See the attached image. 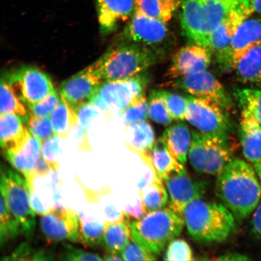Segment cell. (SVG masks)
I'll list each match as a JSON object with an SVG mask.
<instances>
[{
  "label": "cell",
  "instance_id": "6da1fadb",
  "mask_svg": "<svg viewBox=\"0 0 261 261\" xmlns=\"http://www.w3.org/2000/svg\"><path fill=\"white\" fill-rule=\"evenodd\" d=\"M215 194L236 219L249 217L258 205L261 186L253 166L233 159L217 175Z\"/></svg>",
  "mask_w": 261,
  "mask_h": 261
},
{
  "label": "cell",
  "instance_id": "7a4b0ae2",
  "mask_svg": "<svg viewBox=\"0 0 261 261\" xmlns=\"http://www.w3.org/2000/svg\"><path fill=\"white\" fill-rule=\"evenodd\" d=\"M251 0H180L182 34L210 49L212 32L234 10Z\"/></svg>",
  "mask_w": 261,
  "mask_h": 261
},
{
  "label": "cell",
  "instance_id": "3957f363",
  "mask_svg": "<svg viewBox=\"0 0 261 261\" xmlns=\"http://www.w3.org/2000/svg\"><path fill=\"white\" fill-rule=\"evenodd\" d=\"M184 220L189 236L201 244L223 242L236 228V217L227 207L201 198L187 205Z\"/></svg>",
  "mask_w": 261,
  "mask_h": 261
},
{
  "label": "cell",
  "instance_id": "277c9868",
  "mask_svg": "<svg viewBox=\"0 0 261 261\" xmlns=\"http://www.w3.org/2000/svg\"><path fill=\"white\" fill-rule=\"evenodd\" d=\"M128 222L132 240L155 255L181 234L185 224L184 220L169 207L148 212L140 219Z\"/></svg>",
  "mask_w": 261,
  "mask_h": 261
},
{
  "label": "cell",
  "instance_id": "5b68a950",
  "mask_svg": "<svg viewBox=\"0 0 261 261\" xmlns=\"http://www.w3.org/2000/svg\"><path fill=\"white\" fill-rule=\"evenodd\" d=\"M158 60L154 48L122 40L109 48L95 63L106 81L136 76L152 66Z\"/></svg>",
  "mask_w": 261,
  "mask_h": 261
},
{
  "label": "cell",
  "instance_id": "8992f818",
  "mask_svg": "<svg viewBox=\"0 0 261 261\" xmlns=\"http://www.w3.org/2000/svg\"><path fill=\"white\" fill-rule=\"evenodd\" d=\"M189 163L201 174L217 175L233 159L236 142L228 135H210L192 130Z\"/></svg>",
  "mask_w": 261,
  "mask_h": 261
},
{
  "label": "cell",
  "instance_id": "52a82bcc",
  "mask_svg": "<svg viewBox=\"0 0 261 261\" xmlns=\"http://www.w3.org/2000/svg\"><path fill=\"white\" fill-rule=\"evenodd\" d=\"M0 188L2 198L9 211L21 224L24 236L28 240L32 239L36 226L35 213L31 204L25 179L8 166L2 165Z\"/></svg>",
  "mask_w": 261,
  "mask_h": 261
},
{
  "label": "cell",
  "instance_id": "ba28073f",
  "mask_svg": "<svg viewBox=\"0 0 261 261\" xmlns=\"http://www.w3.org/2000/svg\"><path fill=\"white\" fill-rule=\"evenodd\" d=\"M148 81L143 75L126 79L106 81L100 85L90 103L103 112H123L133 101L144 92Z\"/></svg>",
  "mask_w": 261,
  "mask_h": 261
},
{
  "label": "cell",
  "instance_id": "9c48e42d",
  "mask_svg": "<svg viewBox=\"0 0 261 261\" xmlns=\"http://www.w3.org/2000/svg\"><path fill=\"white\" fill-rule=\"evenodd\" d=\"M3 77L29 109L55 91L50 77L37 67L24 66Z\"/></svg>",
  "mask_w": 261,
  "mask_h": 261
},
{
  "label": "cell",
  "instance_id": "30bf717a",
  "mask_svg": "<svg viewBox=\"0 0 261 261\" xmlns=\"http://www.w3.org/2000/svg\"><path fill=\"white\" fill-rule=\"evenodd\" d=\"M187 98L186 120L198 132L210 135H229L230 121L220 106L203 98L193 96Z\"/></svg>",
  "mask_w": 261,
  "mask_h": 261
},
{
  "label": "cell",
  "instance_id": "8fae6325",
  "mask_svg": "<svg viewBox=\"0 0 261 261\" xmlns=\"http://www.w3.org/2000/svg\"><path fill=\"white\" fill-rule=\"evenodd\" d=\"M104 81L96 63L63 82L60 88L61 99L73 111L91 102Z\"/></svg>",
  "mask_w": 261,
  "mask_h": 261
},
{
  "label": "cell",
  "instance_id": "7c38bea8",
  "mask_svg": "<svg viewBox=\"0 0 261 261\" xmlns=\"http://www.w3.org/2000/svg\"><path fill=\"white\" fill-rule=\"evenodd\" d=\"M172 87L191 94L192 96L216 103L225 111L232 109L233 103L229 94L213 74L202 72L172 80Z\"/></svg>",
  "mask_w": 261,
  "mask_h": 261
},
{
  "label": "cell",
  "instance_id": "4fadbf2b",
  "mask_svg": "<svg viewBox=\"0 0 261 261\" xmlns=\"http://www.w3.org/2000/svg\"><path fill=\"white\" fill-rule=\"evenodd\" d=\"M40 227L48 243L64 241L79 243V215L68 208L63 206L50 208L42 215Z\"/></svg>",
  "mask_w": 261,
  "mask_h": 261
},
{
  "label": "cell",
  "instance_id": "5bb4252c",
  "mask_svg": "<svg viewBox=\"0 0 261 261\" xmlns=\"http://www.w3.org/2000/svg\"><path fill=\"white\" fill-rule=\"evenodd\" d=\"M164 181L169 195V207L182 219L185 208L203 197L208 184L203 179L192 178L187 172L173 175Z\"/></svg>",
  "mask_w": 261,
  "mask_h": 261
},
{
  "label": "cell",
  "instance_id": "9a60e30c",
  "mask_svg": "<svg viewBox=\"0 0 261 261\" xmlns=\"http://www.w3.org/2000/svg\"><path fill=\"white\" fill-rule=\"evenodd\" d=\"M122 34L123 41L152 48L164 43L169 30L165 22L135 12Z\"/></svg>",
  "mask_w": 261,
  "mask_h": 261
},
{
  "label": "cell",
  "instance_id": "2e32d148",
  "mask_svg": "<svg viewBox=\"0 0 261 261\" xmlns=\"http://www.w3.org/2000/svg\"><path fill=\"white\" fill-rule=\"evenodd\" d=\"M210 49L198 44L188 45L176 52L166 77L174 80L206 71L211 63Z\"/></svg>",
  "mask_w": 261,
  "mask_h": 261
},
{
  "label": "cell",
  "instance_id": "e0dca14e",
  "mask_svg": "<svg viewBox=\"0 0 261 261\" xmlns=\"http://www.w3.org/2000/svg\"><path fill=\"white\" fill-rule=\"evenodd\" d=\"M261 42V16H251L240 25L220 66L233 70L237 61L250 49Z\"/></svg>",
  "mask_w": 261,
  "mask_h": 261
},
{
  "label": "cell",
  "instance_id": "ac0fdd59",
  "mask_svg": "<svg viewBox=\"0 0 261 261\" xmlns=\"http://www.w3.org/2000/svg\"><path fill=\"white\" fill-rule=\"evenodd\" d=\"M253 14L252 3H245L234 10L212 33L210 49L216 57L220 65L223 63L237 29L244 20Z\"/></svg>",
  "mask_w": 261,
  "mask_h": 261
},
{
  "label": "cell",
  "instance_id": "d6986e66",
  "mask_svg": "<svg viewBox=\"0 0 261 261\" xmlns=\"http://www.w3.org/2000/svg\"><path fill=\"white\" fill-rule=\"evenodd\" d=\"M98 22L102 34H110L135 12V0H96Z\"/></svg>",
  "mask_w": 261,
  "mask_h": 261
},
{
  "label": "cell",
  "instance_id": "ffe728a7",
  "mask_svg": "<svg viewBox=\"0 0 261 261\" xmlns=\"http://www.w3.org/2000/svg\"><path fill=\"white\" fill-rule=\"evenodd\" d=\"M240 139L245 158L253 166L261 163V124L241 111Z\"/></svg>",
  "mask_w": 261,
  "mask_h": 261
},
{
  "label": "cell",
  "instance_id": "44dd1931",
  "mask_svg": "<svg viewBox=\"0 0 261 261\" xmlns=\"http://www.w3.org/2000/svg\"><path fill=\"white\" fill-rule=\"evenodd\" d=\"M0 116V143L3 151H15L23 144L30 130L17 114L8 113Z\"/></svg>",
  "mask_w": 261,
  "mask_h": 261
},
{
  "label": "cell",
  "instance_id": "7402d4cb",
  "mask_svg": "<svg viewBox=\"0 0 261 261\" xmlns=\"http://www.w3.org/2000/svg\"><path fill=\"white\" fill-rule=\"evenodd\" d=\"M141 158L146 163L151 165L156 174L163 181L173 175L187 172L184 164L172 155L160 139L153 148Z\"/></svg>",
  "mask_w": 261,
  "mask_h": 261
},
{
  "label": "cell",
  "instance_id": "603a6c76",
  "mask_svg": "<svg viewBox=\"0 0 261 261\" xmlns=\"http://www.w3.org/2000/svg\"><path fill=\"white\" fill-rule=\"evenodd\" d=\"M42 142L29 132L23 144L15 151L4 152L8 162L27 177L40 158Z\"/></svg>",
  "mask_w": 261,
  "mask_h": 261
},
{
  "label": "cell",
  "instance_id": "cb8c5ba5",
  "mask_svg": "<svg viewBox=\"0 0 261 261\" xmlns=\"http://www.w3.org/2000/svg\"><path fill=\"white\" fill-rule=\"evenodd\" d=\"M159 139L178 161L184 165L187 163L192 139L187 124L178 122L169 126Z\"/></svg>",
  "mask_w": 261,
  "mask_h": 261
},
{
  "label": "cell",
  "instance_id": "d4e9b609",
  "mask_svg": "<svg viewBox=\"0 0 261 261\" xmlns=\"http://www.w3.org/2000/svg\"><path fill=\"white\" fill-rule=\"evenodd\" d=\"M125 142L130 151L140 156L145 155L155 144L154 130L145 120L128 124L125 132Z\"/></svg>",
  "mask_w": 261,
  "mask_h": 261
},
{
  "label": "cell",
  "instance_id": "484cf974",
  "mask_svg": "<svg viewBox=\"0 0 261 261\" xmlns=\"http://www.w3.org/2000/svg\"><path fill=\"white\" fill-rule=\"evenodd\" d=\"M238 80L261 88V42L247 51L234 65Z\"/></svg>",
  "mask_w": 261,
  "mask_h": 261
},
{
  "label": "cell",
  "instance_id": "4316f807",
  "mask_svg": "<svg viewBox=\"0 0 261 261\" xmlns=\"http://www.w3.org/2000/svg\"><path fill=\"white\" fill-rule=\"evenodd\" d=\"M104 226L103 247L107 252L121 253L124 248L132 240L126 217L122 220L107 221Z\"/></svg>",
  "mask_w": 261,
  "mask_h": 261
},
{
  "label": "cell",
  "instance_id": "83f0119b",
  "mask_svg": "<svg viewBox=\"0 0 261 261\" xmlns=\"http://www.w3.org/2000/svg\"><path fill=\"white\" fill-rule=\"evenodd\" d=\"M135 12L147 17L163 22L170 21L179 5V0H135Z\"/></svg>",
  "mask_w": 261,
  "mask_h": 261
},
{
  "label": "cell",
  "instance_id": "f1b7e54d",
  "mask_svg": "<svg viewBox=\"0 0 261 261\" xmlns=\"http://www.w3.org/2000/svg\"><path fill=\"white\" fill-rule=\"evenodd\" d=\"M50 119L55 136L63 139L68 138L71 129L77 123L74 111L61 98Z\"/></svg>",
  "mask_w": 261,
  "mask_h": 261
},
{
  "label": "cell",
  "instance_id": "f546056e",
  "mask_svg": "<svg viewBox=\"0 0 261 261\" xmlns=\"http://www.w3.org/2000/svg\"><path fill=\"white\" fill-rule=\"evenodd\" d=\"M80 229L79 243L91 248L103 247L104 227L93 218L79 214Z\"/></svg>",
  "mask_w": 261,
  "mask_h": 261
},
{
  "label": "cell",
  "instance_id": "4dcf8cb0",
  "mask_svg": "<svg viewBox=\"0 0 261 261\" xmlns=\"http://www.w3.org/2000/svg\"><path fill=\"white\" fill-rule=\"evenodd\" d=\"M0 115L14 113L20 116L25 123L28 124L30 117V112H28L24 104L16 95L8 81L3 76L2 77L0 86Z\"/></svg>",
  "mask_w": 261,
  "mask_h": 261
},
{
  "label": "cell",
  "instance_id": "1f68e13d",
  "mask_svg": "<svg viewBox=\"0 0 261 261\" xmlns=\"http://www.w3.org/2000/svg\"><path fill=\"white\" fill-rule=\"evenodd\" d=\"M162 179L156 175L152 184L140 192L146 212L161 210L168 202V194Z\"/></svg>",
  "mask_w": 261,
  "mask_h": 261
},
{
  "label": "cell",
  "instance_id": "d6a6232c",
  "mask_svg": "<svg viewBox=\"0 0 261 261\" xmlns=\"http://www.w3.org/2000/svg\"><path fill=\"white\" fill-rule=\"evenodd\" d=\"M21 234H24V231L21 224L9 211L4 200L1 198L0 244H6Z\"/></svg>",
  "mask_w": 261,
  "mask_h": 261
},
{
  "label": "cell",
  "instance_id": "836d02e7",
  "mask_svg": "<svg viewBox=\"0 0 261 261\" xmlns=\"http://www.w3.org/2000/svg\"><path fill=\"white\" fill-rule=\"evenodd\" d=\"M236 97L241 111L250 114L261 124V90H238L236 91Z\"/></svg>",
  "mask_w": 261,
  "mask_h": 261
},
{
  "label": "cell",
  "instance_id": "e575fe53",
  "mask_svg": "<svg viewBox=\"0 0 261 261\" xmlns=\"http://www.w3.org/2000/svg\"><path fill=\"white\" fill-rule=\"evenodd\" d=\"M149 117L152 121L163 126H168L172 122V117L168 112L164 99L159 90L152 91L148 101Z\"/></svg>",
  "mask_w": 261,
  "mask_h": 261
},
{
  "label": "cell",
  "instance_id": "d590c367",
  "mask_svg": "<svg viewBox=\"0 0 261 261\" xmlns=\"http://www.w3.org/2000/svg\"><path fill=\"white\" fill-rule=\"evenodd\" d=\"M55 254L52 250H36L27 243H23L16 248L11 256L5 257V260H52Z\"/></svg>",
  "mask_w": 261,
  "mask_h": 261
},
{
  "label": "cell",
  "instance_id": "8d00e7d4",
  "mask_svg": "<svg viewBox=\"0 0 261 261\" xmlns=\"http://www.w3.org/2000/svg\"><path fill=\"white\" fill-rule=\"evenodd\" d=\"M159 92L164 99L168 112L173 120H184L187 118V98L165 90H159Z\"/></svg>",
  "mask_w": 261,
  "mask_h": 261
},
{
  "label": "cell",
  "instance_id": "74e56055",
  "mask_svg": "<svg viewBox=\"0 0 261 261\" xmlns=\"http://www.w3.org/2000/svg\"><path fill=\"white\" fill-rule=\"evenodd\" d=\"M124 120L127 124L144 121L149 116L148 101L144 94L134 100L122 112Z\"/></svg>",
  "mask_w": 261,
  "mask_h": 261
},
{
  "label": "cell",
  "instance_id": "f35d334b",
  "mask_svg": "<svg viewBox=\"0 0 261 261\" xmlns=\"http://www.w3.org/2000/svg\"><path fill=\"white\" fill-rule=\"evenodd\" d=\"M165 260H192L193 253L190 246L184 240L174 239L166 248Z\"/></svg>",
  "mask_w": 261,
  "mask_h": 261
},
{
  "label": "cell",
  "instance_id": "ab89813d",
  "mask_svg": "<svg viewBox=\"0 0 261 261\" xmlns=\"http://www.w3.org/2000/svg\"><path fill=\"white\" fill-rule=\"evenodd\" d=\"M28 125L32 135L40 140L42 143L55 136L49 117H37L30 113Z\"/></svg>",
  "mask_w": 261,
  "mask_h": 261
},
{
  "label": "cell",
  "instance_id": "60d3db41",
  "mask_svg": "<svg viewBox=\"0 0 261 261\" xmlns=\"http://www.w3.org/2000/svg\"><path fill=\"white\" fill-rule=\"evenodd\" d=\"M61 138L54 136L43 143L41 148L42 156L50 163L55 171H58L62 154Z\"/></svg>",
  "mask_w": 261,
  "mask_h": 261
},
{
  "label": "cell",
  "instance_id": "b9f144b4",
  "mask_svg": "<svg viewBox=\"0 0 261 261\" xmlns=\"http://www.w3.org/2000/svg\"><path fill=\"white\" fill-rule=\"evenodd\" d=\"M101 112H103L102 109L92 103L85 104L74 111L78 125L87 132L93 120L100 115Z\"/></svg>",
  "mask_w": 261,
  "mask_h": 261
},
{
  "label": "cell",
  "instance_id": "7bdbcfd3",
  "mask_svg": "<svg viewBox=\"0 0 261 261\" xmlns=\"http://www.w3.org/2000/svg\"><path fill=\"white\" fill-rule=\"evenodd\" d=\"M63 249L59 254L58 259L61 260H101L99 254L88 252L71 245L63 243Z\"/></svg>",
  "mask_w": 261,
  "mask_h": 261
},
{
  "label": "cell",
  "instance_id": "ee69618b",
  "mask_svg": "<svg viewBox=\"0 0 261 261\" xmlns=\"http://www.w3.org/2000/svg\"><path fill=\"white\" fill-rule=\"evenodd\" d=\"M61 99L56 91L49 94L34 106L29 108L30 113L35 116L50 117L52 113L56 109Z\"/></svg>",
  "mask_w": 261,
  "mask_h": 261
},
{
  "label": "cell",
  "instance_id": "f6af8a7d",
  "mask_svg": "<svg viewBox=\"0 0 261 261\" xmlns=\"http://www.w3.org/2000/svg\"><path fill=\"white\" fill-rule=\"evenodd\" d=\"M125 260H155L158 259L155 254L143 249L133 240L124 248L121 252Z\"/></svg>",
  "mask_w": 261,
  "mask_h": 261
},
{
  "label": "cell",
  "instance_id": "bcb514c9",
  "mask_svg": "<svg viewBox=\"0 0 261 261\" xmlns=\"http://www.w3.org/2000/svg\"><path fill=\"white\" fill-rule=\"evenodd\" d=\"M87 132L82 129L77 123L75 124L71 129L69 135L73 140L77 148L82 151L90 152L92 151L87 138Z\"/></svg>",
  "mask_w": 261,
  "mask_h": 261
},
{
  "label": "cell",
  "instance_id": "7dc6e473",
  "mask_svg": "<svg viewBox=\"0 0 261 261\" xmlns=\"http://www.w3.org/2000/svg\"><path fill=\"white\" fill-rule=\"evenodd\" d=\"M127 219L128 220H139L147 213L141 198H138L135 204L127 205L124 208Z\"/></svg>",
  "mask_w": 261,
  "mask_h": 261
},
{
  "label": "cell",
  "instance_id": "c3c4849f",
  "mask_svg": "<svg viewBox=\"0 0 261 261\" xmlns=\"http://www.w3.org/2000/svg\"><path fill=\"white\" fill-rule=\"evenodd\" d=\"M28 187L29 193H30L31 204L35 213L40 215L41 216L46 214L49 210H47L42 203L40 197L35 191L34 185Z\"/></svg>",
  "mask_w": 261,
  "mask_h": 261
},
{
  "label": "cell",
  "instance_id": "681fc988",
  "mask_svg": "<svg viewBox=\"0 0 261 261\" xmlns=\"http://www.w3.org/2000/svg\"><path fill=\"white\" fill-rule=\"evenodd\" d=\"M251 224L253 236L261 240V201L253 212Z\"/></svg>",
  "mask_w": 261,
  "mask_h": 261
},
{
  "label": "cell",
  "instance_id": "f907efd6",
  "mask_svg": "<svg viewBox=\"0 0 261 261\" xmlns=\"http://www.w3.org/2000/svg\"><path fill=\"white\" fill-rule=\"evenodd\" d=\"M147 164L149 165V168L143 174L142 177L140 179L138 184L139 192L151 185L156 176L154 169L152 168L151 165L149 164V163H147Z\"/></svg>",
  "mask_w": 261,
  "mask_h": 261
},
{
  "label": "cell",
  "instance_id": "816d5d0a",
  "mask_svg": "<svg viewBox=\"0 0 261 261\" xmlns=\"http://www.w3.org/2000/svg\"><path fill=\"white\" fill-rule=\"evenodd\" d=\"M221 260H249L250 257L244 254L238 253H228L220 256L218 258Z\"/></svg>",
  "mask_w": 261,
  "mask_h": 261
},
{
  "label": "cell",
  "instance_id": "f5cc1de1",
  "mask_svg": "<svg viewBox=\"0 0 261 261\" xmlns=\"http://www.w3.org/2000/svg\"><path fill=\"white\" fill-rule=\"evenodd\" d=\"M103 260H123L122 254L118 252H107L104 255Z\"/></svg>",
  "mask_w": 261,
  "mask_h": 261
},
{
  "label": "cell",
  "instance_id": "db71d44e",
  "mask_svg": "<svg viewBox=\"0 0 261 261\" xmlns=\"http://www.w3.org/2000/svg\"><path fill=\"white\" fill-rule=\"evenodd\" d=\"M253 14L261 16V0H251Z\"/></svg>",
  "mask_w": 261,
  "mask_h": 261
},
{
  "label": "cell",
  "instance_id": "11a10c76",
  "mask_svg": "<svg viewBox=\"0 0 261 261\" xmlns=\"http://www.w3.org/2000/svg\"><path fill=\"white\" fill-rule=\"evenodd\" d=\"M253 168L261 182V163L258 165L253 166Z\"/></svg>",
  "mask_w": 261,
  "mask_h": 261
}]
</instances>
